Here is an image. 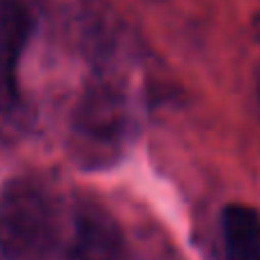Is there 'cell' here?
Returning <instances> with one entry per match:
<instances>
[{
  "mask_svg": "<svg viewBox=\"0 0 260 260\" xmlns=\"http://www.w3.org/2000/svg\"><path fill=\"white\" fill-rule=\"evenodd\" d=\"M62 260H134L118 221L104 205L81 198L74 203Z\"/></svg>",
  "mask_w": 260,
  "mask_h": 260,
  "instance_id": "cell-4",
  "label": "cell"
},
{
  "mask_svg": "<svg viewBox=\"0 0 260 260\" xmlns=\"http://www.w3.org/2000/svg\"><path fill=\"white\" fill-rule=\"evenodd\" d=\"M136 132V111L124 83L111 69H97L69 120L67 150L85 171L111 168L124 157Z\"/></svg>",
  "mask_w": 260,
  "mask_h": 260,
  "instance_id": "cell-1",
  "label": "cell"
},
{
  "mask_svg": "<svg viewBox=\"0 0 260 260\" xmlns=\"http://www.w3.org/2000/svg\"><path fill=\"white\" fill-rule=\"evenodd\" d=\"M67 228L40 177L19 175L0 189V260H62Z\"/></svg>",
  "mask_w": 260,
  "mask_h": 260,
  "instance_id": "cell-2",
  "label": "cell"
},
{
  "mask_svg": "<svg viewBox=\"0 0 260 260\" xmlns=\"http://www.w3.org/2000/svg\"><path fill=\"white\" fill-rule=\"evenodd\" d=\"M40 21L37 0H0V113L19 115L23 108L19 64Z\"/></svg>",
  "mask_w": 260,
  "mask_h": 260,
  "instance_id": "cell-3",
  "label": "cell"
},
{
  "mask_svg": "<svg viewBox=\"0 0 260 260\" xmlns=\"http://www.w3.org/2000/svg\"><path fill=\"white\" fill-rule=\"evenodd\" d=\"M223 260H260V210L233 203L221 212Z\"/></svg>",
  "mask_w": 260,
  "mask_h": 260,
  "instance_id": "cell-5",
  "label": "cell"
}]
</instances>
